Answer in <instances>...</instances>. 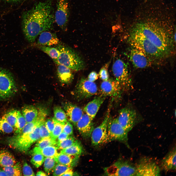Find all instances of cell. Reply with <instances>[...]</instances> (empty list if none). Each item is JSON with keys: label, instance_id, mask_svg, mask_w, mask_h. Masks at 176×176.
<instances>
[{"label": "cell", "instance_id": "9", "mask_svg": "<svg viewBox=\"0 0 176 176\" xmlns=\"http://www.w3.org/2000/svg\"><path fill=\"white\" fill-rule=\"evenodd\" d=\"M112 70L115 79L120 83L123 90L129 88L132 80L127 64L122 60L118 59L113 63Z\"/></svg>", "mask_w": 176, "mask_h": 176}, {"label": "cell", "instance_id": "24", "mask_svg": "<svg viewBox=\"0 0 176 176\" xmlns=\"http://www.w3.org/2000/svg\"><path fill=\"white\" fill-rule=\"evenodd\" d=\"M79 156L70 155L60 153L54 159L56 163L58 164L68 165L72 167L77 164Z\"/></svg>", "mask_w": 176, "mask_h": 176}, {"label": "cell", "instance_id": "44", "mask_svg": "<svg viewBox=\"0 0 176 176\" xmlns=\"http://www.w3.org/2000/svg\"><path fill=\"white\" fill-rule=\"evenodd\" d=\"M45 122L46 126L51 134L55 127L54 123L52 119H47L45 121Z\"/></svg>", "mask_w": 176, "mask_h": 176}, {"label": "cell", "instance_id": "39", "mask_svg": "<svg viewBox=\"0 0 176 176\" xmlns=\"http://www.w3.org/2000/svg\"><path fill=\"white\" fill-rule=\"evenodd\" d=\"M33 155L31 162L36 167L38 168L42 165L44 162V156L40 154H35Z\"/></svg>", "mask_w": 176, "mask_h": 176}, {"label": "cell", "instance_id": "18", "mask_svg": "<svg viewBox=\"0 0 176 176\" xmlns=\"http://www.w3.org/2000/svg\"><path fill=\"white\" fill-rule=\"evenodd\" d=\"M63 107L67 119L76 126L77 122L83 114V110L79 107L69 102L64 104Z\"/></svg>", "mask_w": 176, "mask_h": 176}, {"label": "cell", "instance_id": "23", "mask_svg": "<svg viewBox=\"0 0 176 176\" xmlns=\"http://www.w3.org/2000/svg\"><path fill=\"white\" fill-rule=\"evenodd\" d=\"M58 149L57 147L55 146H48L41 149L35 146L30 151V153L32 155L40 154L46 157L54 158L59 154L57 151Z\"/></svg>", "mask_w": 176, "mask_h": 176}, {"label": "cell", "instance_id": "14", "mask_svg": "<svg viewBox=\"0 0 176 176\" xmlns=\"http://www.w3.org/2000/svg\"><path fill=\"white\" fill-rule=\"evenodd\" d=\"M100 90L102 95L110 97L114 100L120 98L124 90L120 83L115 79L109 78L101 83Z\"/></svg>", "mask_w": 176, "mask_h": 176}, {"label": "cell", "instance_id": "43", "mask_svg": "<svg viewBox=\"0 0 176 176\" xmlns=\"http://www.w3.org/2000/svg\"><path fill=\"white\" fill-rule=\"evenodd\" d=\"M69 135H72L73 133V127L72 125L67 121L65 123L63 131Z\"/></svg>", "mask_w": 176, "mask_h": 176}, {"label": "cell", "instance_id": "25", "mask_svg": "<svg viewBox=\"0 0 176 176\" xmlns=\"http://www.w3.org/2000/svg\"><path fill=\"white\" fill-rule=\"evenodd\" d=\"M84 149L79 141L76 140L70 146L62 150L60 153L70 155L79 156L84 152Z\"/></svg>", "mask_w": 176, "mask_h": 176}, {"label": "cell", "instance_id": "22", "mask_svg": "<svg viewBox=\"0 0 176 176\" xmlns=\"http://www.w3.org/2000/svg\"><path fill=\"white\" fill-rule=\"evenodd\" d=\"M57 75L61 83L68 84L71 82L74 78L71 69L61 65H57Z\"/></svg>", "mask_w": 176, "mask_h": 176}, {"label": "cell", "instance_id": "32", "mask_svg": "<svg viewBox=\"0 0 176 176\" xmlns=\"http://www.w3.org/2000/svg\"><path fill=\"white\" fill-rule=\"evenodd\" d=\"M52 119L55 124V127L51 134V137L56 139L59 135L62 132L65 123L57 121L54 117Z\"/></svg>", "mask_w": 176, "mask_h": 176}, {"label": "cell", "instance_id": "29", "mask_svg": "<svg viewBox=\"0 0 176 176\" xmlns=\"http://www.w3.org/2000/svg\"><path fill=\"white\" fill-rule=\"evenodd\" d=\"M38 48L48 55L53 60L56 59L59 57L60 52L56 47L38 45Z\"/></svg>", "mask_w": 176, "mask_h": 176}, {"label": "cell", "instance_id": "19", "mask_svg": "<svg viewBox=\"0 0 176 176\" xmlns=\"http://www.w3.org/2000/svg\"><path fill=\"white\" fill-rule=\"evenodd\" d=\"M106 97L101 94L89 102L84 107V110L86 113L93 120Z\"/></svg>", "mask_w": 176, "mask_h": 176}, {"label": "cell", "instance_id": "35", "mask_svg": "<svg viewBox=\"0 0 176 176\" xmlns=\"http://www.w3.org/2000/svg\"><path fill=\"white\" fill-rule=\"evenodd\" d=\"M76 140L75 137L72 135H70L65 140L57 142V146L58 149L61 150L66 149L71 146Z\"/></svg>", "mask_w": 176, "mask_h": 176}, {"label": "cell", "instance_id": "49", "mask_svg": "<svg viewBox=\"0 0 176 176\" xmlns=\"http://www.w3.org/2000/svg\"><path fill=\"white\" fill-rule=\"evenodd\" d=\"M37 176H46L47 175L42 171H40L37 172L36 174Z\"/></svg>", "mask_w": 176, "mask_h": 176}, {"label": "cell", "instance_id": "41", "mask_svg": "<svg viewBox=\"0 0 176 176\" xmlns=\"http://www.w3.org/2000/svg\"><path fill=\"white\" fill-rule=\"evenodd\" d=\"M109 63L104 65L100 69L98 75L100 78L103 81H106L109 78V75L108 68Z\"/></svg>", "mask_w": 176, "mask_h": 176}, {"label": "cell", "instance_id": "6", "mask_svg": "<svg viewBox=\"0 0 176 176\" xmlns=\"http://www.w3.org/2000/svg\"><path fill=\"white\" fill-rule=\"evenodd\" d=\"M104 174L108 176H135V165L120 158L110 166L104 168Z\"/></svg>", "mask_w": 176, "mask_h": 176}, {"label": "cell", "instance_id": "17", "mask_svg": "<svg viewBox=\"0 0 176 176\" xmlns=\"http://www.w3.org/2000/svg\"><path fill=\"white\" fill-rule=\"evenodd\" d=\"M92 120L87 114H83L77 123V128L84 139H88L90 137L94 128Z\"/></svg>", "mask_w": 176, "mask_h": 176}, {"label": "cell", "instance_id": "36", "mask_svg": "<svg viewBox=\"0 0 176 176\" xmlns=\"http://www.w3.org/2000/svg\"><path fill=\"white\" fill-rule=\"evenodd\" d=\"M44 162V169L45 172L49 173L53 171L56 163L54 158L46 157Z\"/></svg>", "mask_w": 176, "mask_h": 176}, {"label": "cell", "instance_id": "28", "mask_svg": "<svg viewBox=\"0 0 176 176\" xmlns=\"http://www.w3.org/2000/svg\"><path fill=\"white\" fill-rule=\"evenodd\" d=\"M3 169L7 176L22 175L21 165L20 162L16 163L12 165L3 167Z\"/></svg>", "mask_w": 176, "mask_h": 176}, {"label": "cell", "instance_id": "48", "mask_svg": "<svg viewBox=\"0 0 176 176\" xmlns=\"http://www.w3.org/2000/svg\"><path fill=\"white\" fill-rule=\"evenodd\" d=\"M25 0H2L8 3H16L23 1Z\"/></svg>", "mask_w": 176, "mask_h": 176}, {"label": "cell", "instance_id": "13", "mask_svg": "<svg viewBox=\"0 0 176 176\" xmlns=\"http://www.w3.org/2000/svg\"><path fill=\"white\" fill-rule=\"evenodd\" d=\"M56 9L55 15V21L62 30H66L70 16L68 0H57Z\"/></svg>", "mask_w": 176, "mask_h": 176}, {"label": "cell", "instance_id": "27", "mask_svg": "<svg viewBox=\"0 0 176 176\" xmlns=\"http://www.w3.org/2000/svg\"><path fill=\"white\" fill-rule=\"evenodd\" d=\"M12 154L5 150H0V165L3 167L12 165L16 163Z\"/></svg>", "mask_w": 176, "mask_h": 176}, {"label": "cell", "instance_id": "30", "mask_svg": "<svg viewBox=\"0 0 176 176\" xmlns=\"http://www.w3.org/2000/svg\"><path fill=\"white\" fill-rule=\"evenodd\" d=\"M57 142L56 139L50 137L40 139L37 141L36 146L41 149L49 146H57Z\"/></svg>", "mask_w": 176, "mask_h": 176}, {"label": "cell", "instance_id": "11", "mask_svg": "<svg viewBox=\"0 0 176 176\" xmlns=\"http://www.w3.org/2000/svg\"><path fill=\"white\" fill-rule=\"evenodd\" d=\"M111 106V105L109 106L103 121L99 125L94 128L91 133V143L94 147H98L106 143L108 125Z\"/></svg>", "mask_w": 176, "mask_h": 176}, {"label": "cell", "instance_id": "8", "mask_svg": "<svg viewBox=\"0 0 176 176\" xmlns=\"http://www.w3.org/2000/svg\"><path fill=\"white\" fill-rule=\"evenodd\" d=\"M17 90L16 85L11 75L7 71L0 68V100L11 97Z\"/></svg>", "mask_w": 176, "mask_h": 176}, {"label": "cell", "instance_id": "46", "mask_svg": "<svg viewBox=\"0 0 176 176\" xmlns=\"http://www.w3.org/2000/svg\"><path fill=\"white\" fill-rule=\"evenodd\" d=\"M69 136L65 132H62L58 136L57 138V142L62 141L67 138Z\"/></svg>", "mask_w": 176, "mask_h": 176}, {"label": "cell", "instance_id": "38", "mask_svg": "<svg viewBox=\"0 0 176 176\" xmlns=\"http://www.w3.org/2000/svg\"><path fill=\"white\" fill-rule=\"evenodd\" d=\"M72 168L68 165L58 164L56 165L53 170V175L62 176L66 171Z\"/></svg>", "mask_w": 176, "mask_h": 176}, {"label": "cell", "instance_id": "37", "mask_svg": "<svg viewBox=\"0 0 176 176\" xmlns=\"http://www.w3.org/2000/svg\"><path fill=\"white\" fill-rule=\"evenodd\" d=\"M14 128L5 119L2 117L0 119V132L9 133L12 132Z\"/></svg>", "mask_w": 176, "mask_h": 176}, {"label": "cell", "instance_id": "15", "mask_svg": "<svg viewBox=\"0 0 176 176\" xmlns=\"http://www.w3.org/2000/svg\"><path fill=\"white\" fill-rule=\"evenodd\" d=\"M117 118L119 124L128 132L132 129L137 121L136 111L127 107L119 110Z\"/></svg>", "mask_w": 176, "mask_h": 176}, {"label": "cell", "instance_id": "50", "mask_svg": "<svg viewBox=\"0 0 176 176\" xmlns=\"http://www.w3.org/2000/svg\"><path fill=\"white\" fill-rule=\"evenodd\" d=\"M7 176L3 170L0 169V176Z\"/></svg>", "mask_w": 176, "mask_h": 176}, {"label": "cell", "instance_id": "5", "mask_svg": "<svg viewBox=\"0 0 176 176\" xmlns=\"http://www.w3.org/2000/svg\"><path fill=\"white\" fill-rule=\"evenodd\" d=\"M44 121L39 122L28 133L21 135H15L9 138L7 140L8 145L21 152H27L34 143L40 139V126L41 123Z\"/></svg>", "mask_w": 176, "mask_h": 176}, {"label": "cell", "instance_id": "42", "mask_svg": "<svg viewBox=\"0 0 176 176\" xmlns=\"http://www.w3.org/2000/svg\"><path fill=\"white\" fill-rule=\"evenodd\" d=\"M22 172L24 176H35V174L31 167L25 162L23 165Z\"/></svg>", "mask_w": 176, "mask_h": 176}, {"label": "cell", "instance_id": "31", "mask_svg": "<svg viewBox=\"0 0 176 176\" xmlns=\"http://www.w3.org/2000/svg\"><path fill=\"white\" fill-rule=\"evenodd\" d=\"M20 112L16 110H12L5 114L2 117L14 128Z\"/></svg>", "mask_w": 176, "mask_h": 176}, {"label": "cell", "instance_id": "26", "mask_svg": "<svg viewBox=\"0 0 176 176\" xmlns=\"http://www.w3.org/2000/svg\"><path fill=\"white\" fill-rule=\"evenodd\" d=\"M22 113L26 123H28L33 121L37 118L38 110L33 106L27 105L22 109Z\"/></svg>", "mask_w": 176, "mask_h": 176}, {"label": "cell", "instance_id": "16", "mask_svg": "<svg viewBox=\"0 0 176 176\" xmlns=\"http://www.w3.org/2000/svg\"><path fill=\"white\" fill-rule=\"evenodd\" d=\"M130 60L135 68H143L152 64V59L141 51L132 47L130 52Z\"/></svg>", "mask_w": 176, "mask_h": 176}, {"label": "cell", "instance_id": "47", "mask_svg": "<svg viewBox=\"0 0 176 176\" xmlns=\"http://www.w3.org/2000/svg\"><path fill=\"white\" fill-rule=\"evenodd\" d=\"M76 173H74L72 168H70L66 171L62 176H76Z\"/></svg>", "mask_w": 176, "mask_h": 176}, {"label": "cell", "instance_id": "20", "mask_svg": "<svg viewBox=\"0 0 176 176\" xmlns=\"http://www.w3.org/2000/svg\"><path fill=\"white\" fill-rule=\"evenodd\" d=\"M176 151L175 146L167 154L161 161V167L166 172L176 170Z\"/></svg>", "mask_w": 176, "mask_h": 176}, {"label": "cell", "instance_id": "21", "mask_svg": "<svg viewBox=\"0 0 176 176\" xmlns=\"http://www.w3.org/2000/svg\"><path fill=\"white\" fill-rule=\"evenodd\" d=\"M37 43L38 45L51 46L58 44L59 40L55 33L46 31L39 34Z\"/></svg>", "mask_w": 176, "mask_h": 176}, {"label": "cell", "instance_id": "1", "mask_svg": "<svg viewBox=\"0 0 176 176\" xmlns=\"http://www.w3.org/2000/svg\"><path fill=\"white\" fill-rule=\"evenodd\" d=\"M52 1L47 0L38 2L23 13L22 30L29 42H34L41 33L53 28L55 21Z\"/></svg>", "mask_w": 176, "mask_h": 176}, {"label": "cell", "instance_id": "10", "mask_svg": "<svg viewBox=\"0 0 176 176\" xmlns=\"http://www.w3.org/2000/svg\"><path fill=\"white\" fill-rule=\"evenodd\" d=\"M135 176H160V168L155 161L150 158L143 157L135 165Z\"/></svg>", "mask_w": 176, "mask_h": 176}, {"label": "cell", "instance_id": "34", "mask_svg": "<svg viewBox=\"0 0 176 176\" xmlns=\"http://www.w3.org/2000/svg\"><path fill=\"white\" fill-rule=\"evenodd\" d=\"M26 123V120L22 115L19 112L14 128L15 135L19 133Z\"/></svg>", "mask_w": 176, "mask_h": 176}, {"label": "cell", "instance_id": "33", "mask_svg": "<svg viewBox=\"0 0 176 176\" xmlns=\"http://www.w3.org/2000/svg\"><path fill=\"white\" fill-rule=\"evenodd\" d=\"M54 117L57 121L65 123L67 121L66 113L60 107L56 106L54 108Z\"/></svg>", "mask_w": 176, "mask_h": 176}, {"label": "cell", "instance_id": "3", "mask_svg": "<svg viewBox=\"0 0 176 176\" xmlns=\"http://www.w3.org/2000/svg\"><path fill=\"white\" fill-rule=\"evenodd\" d=\"M128 40L132 47L141 51L152 59H162L167 55L147 39L138 33L131 32Z\"/></svg>", "mask_w": 176, "mask_h": 176}, {"label": "cell", "instance_id": "4", "mask_svg": "<svg viewBox=\"0 0 176 176\" xmlns=\"http://www.w3.org/2000/svg\"><path fill=\"white\" fill-rule=\"evenodd\" d=\"M60 52L59 56L53 60L57 65H61L76 71L83 70L85 67L84 61L74 50L65 45L59 44L56 47Z\"/></svg>", "mask_w": 176, "mask_h": 176}, {"label": "cell", "instance_id": "45", "mask_svg": "<svg viewBox=\"0 0 176 176\" xmlns=\"http://www.w3.org/2000/svg\"><path fill=\"white\" fill-rule=\"evenodd\" d=\"M98 74L96 72L93 71L89 74L88 79L91 82H94L98 78Z\"/></svg>", "mask_w": 176, "mask_h": 176}, {"label": "cell", "instance_id": "7", "mask_svg": "<svg viewBox=\"0 0 176 176\" xmlns=\"http://www.w3.org/2000/svg\"><path fill=\"white\" fill-rule=\"evenodd\" d=\"M128 132L119 123L117 118L110 117L108 125L106 143L117 141L125 144L128 148Z\"/></svg>", "mask_w": 176, "mask_h": 176}, {"label": "cell", "instance_id": "40", "mask_svg": "<svg viewBox=\"0 0 176 176\" xmlns=\"http://www.w3.org/2000/svg\"><path fill=\"white\" fill-rule=\"evenodd\" d=\"M45 121L42 122L40 126L39 133L40 139L51 137V134L46 126Z\"/></svg>", "mask_w": 176, "mask_h": 176}, {"label": "cell", "instance_id": "12", "mask_svg": "<svg viewBox=\"0 0 176 176\" xmlns=\"http://www.w3.org/2000/svg\"><path fill=\"white\" fill-rule=\"evenodd\" d=\"M98 90L97 86L94 82L82 77L76 85L74 94L76 98L80 100L88 99L96 95Z\"/></svg>", "mask_w": 176, "mask_h": 176}, {"label": "cell", "instance_id": "2", "mask_svg": "<svg viewBox=\"0 0 176 176\" xmlns=\"http://www.w3.org/2000/svg\"><path fill=\"white\" fill-rule=\"evenodd\" d=\"M131 32L143 36L166 55L170 52L172 39L164 28L157 23L151 21L137 23Z\"/></svg>", "mask_w": 176, "mask_h": 176}]
</instances>
